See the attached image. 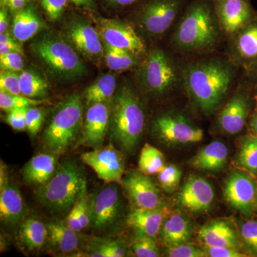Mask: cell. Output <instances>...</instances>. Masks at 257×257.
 I'll list each match as a JSON object with an SVG mask.
<instances>
[{
  "mask_svg": "<svg viewBox=\"0 0 257 257\" xmlns=\"http://www.w3.org/2000/svg\"><path fill=\"white\" fill-rule=\"evenodd\" d=\"M23 55L13 52L0 56V66L2 70L11 71V72H21L24 68Z\"/></svg>",
  "mask_w": 257,
  "mask_h": 257,
  "instance_id": "b9f144b4",
  "label": "cell"
},
{
  "mask_svg": "<svg viewBox=\"0 0 257 257\" xmlns=\"http://www.w3.org/2000/svg\"><path fill=\"white\" fill-rule=\"evenodd\" d=\"M80 96H69L57 108L42 137L44 148L60 155L72 146L82 124Z\"/></svg>",
  "mask_w": 257,
  "mask_h": 257,
  "instance_id": "5b68a950",
  "label": "cell"
},
{
  "mask_svg": "<svg viewBox=\"0 0 257 257\" xmlns=\"http://www.w3.org/2000/svg\"><path fill=\"white\" fill-rule=\"evenodd\" d=\"M15 41L8 32L0 34V42H10Z\"/></svg>",
  "mask_w": 257,
  "mask_h": 257,
  "instance_id": "9f6ffc18",
  "label": "cell"
},
{
  "mask_svg": "<svg viewBox=\"0 0 257 257\" xmlns=\"http://www.w3.org/2000/svg\"><path fill=\"white\" fill-rule=\"evenodd\" d=\"M256 104H257V94H256ZM256 110H257V109H256Z\"/></svg>",
  "mask_w": 257,
  "mask_h": 257,
  "instance_id": "91938a15",
  "label": "cell"
},
{
  "mask_svg": "<svg viewBox=\"0 0 257 257\" xmlns=\"http://www.w3.org/2000/svg\"><path fill=\"white\" fill-rule=\"evenodd\" d=\"M20 74L11 71L2 70L0 73V92L13 95H22Z\"/></svg>",
  "mask_w": 257,
  "mask_h": 257,
  "instance_id": "f35d334b",
  "label": "cell"
},
{
  "mask_svg": "<svg viewBox=\"0 0 257 257\" xmlns=\"http://www.w3.org/2000/svg\"><path fill=\"white\" fill-rule=\"evenodd\" d=\"M22 94L28 97L43 98L47 94L48 84L41 76L34 71H25L20 76Z\"/></svg>",
  "mask_w": 257,
  "mask_h": 257,
  "instance_id": "836d02e7",
  "label": "cell"
},
{
  "mask_svg": "<svg viewBox=\"0 0 257 257\" xmlns=\"http://www.w3.org/2000/svg\"><path fill=\"white\" fill-rule=\"evenodd\" d=\"M45 119V111L42 108L32 106L26 112L27 130L32 136H35L41 130Z\"/></svg>",
  "mask_w": 257,
  "mask_h": 257,
  "instance_id": "ab89813d",
  "label": "cell"
},
{
  "mask_svg": "<svg viewBox=\"0 0 257 257\" xmlns=\"http://www.w3.org/2000/svg\"><path fill=\"white\" fill-rule=\"evenodd\" d=\"M18 52L23 55V47L18 42H0V56Z\"/></svg>",
  "mask_w": 257,
  "mask_h": 257,
  "instance_id": "c3c4849f",
  "label": "cell"
},
{
  "mask_svg": "<svg viewBox=\"0 0 257 257\" xmlns=\"http://www.w3.org/2000/svg\"><path fill=\"white\" fill-rule=\"evenodd\" d=\"M68 37L75 48L88 58H98L104 52L99 32L86 22H74L68 29Z\"/></svg>",
  "mask_w": 257,
  "mask_h": 257,
  "instance_id": "d6986e66",
  "label": "cell"
},
{
  "mask_svg": "<svg viewBox=\"0 0 257 257\" xmlns=\"http://www.w3.org/2000/svg\"><path fill=\"white\" fill-rule=\"evenodd\" d=\"M26 213V207L20 189L14 184H8L0 189V218L5 224L15 226Z\"/></svg>",
  "mask_w": 257,
  "mask_h": 257,
  "instance_id": "7402d4cb",
  "label": "cell"
},
{
  "mask_svg": "<svg viewBox=\"0 0 257 257\" xmlns=\"http://www.w3.org/2000/svg\"><path fill=\"white\" fill-rule=\"evenodd\" d=\"M219 31L211 5L197 0L189 7L174 37L176 46L185 51L202 50L217 41Z\"/></svg>",
  "mask_w": 257,
  "mask_h": 257,
  "instance_id": "277c9868",
  "label": "cell"
},
{
  "mask_svg": "<svg viewBox=\"0 0 257 257\" xmlns=\"http://www.w3.org/2000/svg\"><path fill=\"white\" fill-rule=\"evenodd\" d=\"M255 208L257 209V192H256V201H255Z\"/></svg>",
  "mask_w": 257,
  "mask_h": 257,
  "instance_id": "680465c9",
  "label": "cell"
},
{
  "mask_svg": "<svg viewBox=\"0 0 257 257\" xmlns=\"http://www.w3.org/2000/svg\"><path fill=\"white\" fill-rule=\"evenodd\" d=\"M116 183L101 189L91 202V226L101 230L114 224L119 216L120 196Z\"/></svg>",
  "mask_w": 257,
  "mask_h": 257,
  "instance_id": "5bb4252c",
  "label": "cell"
},
{
  "mask_svg": "<svg viewBox=\"0 0 257 257\" xmlns=\"http://www.w3.org/2000/svg\"><path fill=\"white\" fill-rule=\"evenodd\" d=\"M157 175L162 188L167 192H172L178 187L182 177V171L177 166L165 165Z\"/></svg>",
  "mask_w": 257,
  "mask_h": 257,
  "instance_id": "74e56055",
  "label": "cell"
},
{
  "mask_svg": "<svg viewBox=\"0 0 257 257\" xmlns=\"http://www.w3.org/2000/svg\"><path fill=\"white\" fill-rule=\"evenodd\" d=\"M45 101V99H33L24 95H13L0 92V108L7 112L16 109L38 106Z\"/></svg>",
  "mask_w": 257,
  "mask_h": 257,
  "instance_id": "d590c367",
  "label": "cell"
},
{
  "mask_svg": "<svg viewBox=\"0 0 257 257\" xmlns=\"http://www.w3.org/2000/svg\"><path fill=\"white\" fill-rule=\"evenodd\" d=\"M126 255V249L116 242H108L101 245L95 252L89 256L92 257H122Z\"/></svg>",
  "mask_w": 257,
  "mask_h": 257,
  "instance_id": "f6af8a7d",
  "label": "cell"
},
{
  "mask_svg": "<svg viewBox=\"0 0 257 257\" xmlns=\"http://www.w3.org/2000/svg\"><path fill=\"white\" fill-rule=\"evenodd\" d=\"M214 191L206 179L193 177L184 184L179 196L181 205L191 212L200 213L210 208Z\"/></svg>",
  "mask_w": 257,
  "mask_h": 257,
  "instance_id": "e0dca14e",
  "label": "cell"
},
{
  "mask_svg": "<svg viewBox=\"0 0 257 257\" xmlns=\"http://www.w3.org/2000/svg\"><path fill=\"white\" fill-rule=\"evenodd\" d=\"M241 234L245 242L257 252V221H248L243 223Z\"/></svg>",
  "mask_w": 257,
  "mask_h": 257,
  "instance_id": "bcb514c9",
  "label": "cell"
},
{
  "mask_svg": "<svg viewBox=\"0 0 257 257\" xmlns=\"http://www.w3.org/2000/svg\"><path fill=\"white\" fill-rule=\"evenodd\" d=\"M116 82L114 76L106 74L99 77L89 86L84 92V99L88 105L96 103L109 102L114 96Z\"/></svg>",
  "mask_w": 257,
  "mask_h": 257,
  "instance_id": "4dcf8cb0",
  "label": "cell"
},
{
  "mask_svg": "<svg viewBox=\"0 0 257 257\" xmlns=\"http://www.w3.org/2000/svg\"><path fill=\"white\" fill-rule=\"evenodd\" d=\"M249 109L248 96L243 92L236 93L219 114V126L225 133L229 135L240 133L246 123Z\"/></svg>",
  "mask_w": 257,
  "mask_h": 257,
  "instance_id": "ffe728a7",
  "label": "cell"
},
{
  "mask_svg": "<svg viewBox=\"0 0 257 257\" xmlns=\"http://www.w3.org/2000/svg\"><path fill=\"white\" fill-rule=\"evenodd\" d=\"M215 12L221 28L226 33L241 30L253 19L248 0H215Z\"/></svg>",
  "mask_w": 257,
  "mask_h": 257,
  "instance_id": "2e32d148",
  "label": "cell"
},
{
  "mask_svg": "<svg viewBox=\"0 0 257 257\" xmlns=\"http://www.w3.org/2000/svg\"><path fill=\"white\" fill-rule=\"evenodd\" d=\"M139 0H107L109 5L116 8H122V7L128 6L135 4Z\"/></svg>",
  "mask_w": 257,
  "mask_h": 257,
  "instance_id": "f5cc1de1",
  "label": "cell"
},
{
  "mask_svg": "<svg viewBox=\"0 0 257 257\" xmlns=\"http://www.w3.org/2000/svg\"><path fill=\"white\" fill-rule=\"evenodd\" d=\"M87 181L75 162L65 161L58 165L52 178L37 190V198L47 210L64 214L72 209Z\"/></svg>",
  "mask_w": 257,
  "mask_h": 257,
  "instance_id": "3957f363",
  "label": "cell"
},
{
  "mask_svg": "<svg viewBox=\"0 0 257 257\" xmlns=\"http://www.w3.org/2000/svg\"><path fill=\"white\" fill-rule=\"evenodd\" d=\"M155 128L162 140L169 144L196 143L202 141L204 132L180 115L165 114L155 121Z\"/></svg>",
  "mask_w": 257,
  "mask_h": 257,
  "instance_id": "4fadbf2b",
  "label": "cell"
},
{
  "mask_svg": "<svg viewBox=\"0 0 257 257\" xmlns=\"http://www.w3.org/2000/svg\"><path fill=\"white\" fill-rule=\"evenodd\" d=\"M9 172H8V167L3 161L0 164V189L5 187L9 182Z\"/></svg>",
  "mask_w": 257,
  "mask_h": 257,
  "instance_id": "816d5d0a",
  "label": "cell"
},
{
  "mask_svg": "<svg viewBox=\"0 0 257 257\" xmlns=\"http://www.w3.org/2000/svg\"><path fill=\"white\" fill-rule=\"evenodd\" d=\"M99 35L104 42L111 46L123 49L135 56L145 53L146 47L135 29L125 22L114 19L97 18Z\"/></svg>",
  "mask_w": 257,
  "mask_h": 257,
  "instance_id": "9c48e42d",
  "label": "cell"
},
{
  "mask_svg": "<svg viewBox=\"0 0 257 257\" xmlns=\"http://www.w3.org/2000/svg\"><path fill=\"white\" fill-rule=\"evenodd\" d=\"M250 175L247 172L231 174L224 189L225 197L231 207L246 216L252 214L257 192L256 182Z\"/></svg>",
  "mask_w": 257,
  "mask_h": 257,
  "instance_id": "7c38bea8",
  "label": "cell"
},
{
  "mask_svg": "<svg viewBox=\"0 0 257 257\" xmlns=\"http://www.w3.org/2000/svg\"><path fill=\"white\" fill-rule=\"evenodd\" d=\"M109 102L91 104L86 113L82 128L81 144L94 149L102 146L104 138L109 128L110 106Z\"/></svg>",
  "mask_w": 257,
  "mask_h": 257,
  "instance_id": "9a60e30c",
  "label": "cell"
},
{
  "mask_svg": "<svg viewBox=\"0 0 257 257\" xmlns=\"http://www.w3.org/2000/svg\"><path fill=\"white\" fill-rule=\"evenodd\" d=\"M81 160L106 184L121 185L125 170L124 157L111 144L82 154Z\"/></svg>",
  "mask_w": 257,
  "mask_h": 257,
  "instance_id": "ba28073f",
  "label": "cell"
},
{
  "mask_svg": "<svg viewBox=\"0 0 257 257\" xmlns=\"http://www.w3.org/2000/svg\"><path fill=\"white\" fill-rule=\"evenodd\" d=\"M48 236L47 225L32 217L23 221L18 234L19 241L22 246L30 251L41 249L48 239Z\"/></svg>",
  "mask_w": 257,
  "mask_h": 257,
  "instance_id": "4316f807",
  "label": "cell"
},
{
  "mask_svg": "<svg viewBox=\"0 0 257 257\" xmlns=\"http://www.w3.org/2000/svg\"><path fill=\"white\" fill-rule=\"evenodd\" d=\"M141 70L144 84L149 91L155 94L162 95L170 92L177 84L175 65L163 51L152 50Z\"/></svg>",
  "mask_w": 257,
  "mask_h": 257,
  "instance_id": "52a82bcc",
  "label": "cell"
},
{
  "mask_svg": "<svg viewBox=\"0 0 257 257\" xmlns=\"http://www.w3.org/2000/svg\"><path fill=\"white\" fill-rule=\"evenodd\" d=\"M121 185L135 209H155L164 206L160 189L148 175L140 171L128 173L123 177Z\"/></svg>",
  "mask_w": 257,
  "mask_h": 257,
  "instance_id": "30bf717a",
  "label": "cell"
},
{
  "mask_svg": "<svg viewBox=\"0 0 257 257\" xmlns=\"http://www.w3.org/2000/svg\"><path fill=\"white\" fill-rule=\"evenodd\" d=\"M250 77L253 79L254 82L257 84V60L253 63L249 64V69H248Z\"/></svg>",
  "mask_w": 257,
  "mask_h": 257,
  "instance_id": "db71d44e",
  "label": "cell"
},
{
  "mask_svg": "<svg viewBox=\"0 0 257 257\" xmlns=\"http://www.w3.org/2000/svg\"><path fill=\"white\" fill-rule=\"evenodd\" d=\"M232 78L231 67L215 60L192 64L184 73V83L189 94L207 114L215 110L224 99Z\"/></svg>",
  "mask_w": 257,
  "mask_h": 257,
  "instance_id": "6da1fadb",
  "label": "cell"
},
{
  "mask_svg": "<svg viewBox=\"0 0 257 257\" xmlns=\"http://www.w3.org/2000/svg\"><path fill=\"white\" fill-rule=\"evenodd\" d=\"M104 46L106 66L111 70H126L136 65L137 56L131 52L111 46L106 42Z\"/></svg>",
  "mask_w": 257,
  "mask_h": 257,
  "instance_id": "e575fe53",
  "label": "cell"
},
{
  "mask_svg": "<svg viewBox=\"0 0 257 257\" xmlns=\"http://www.w3.org/2000/svg\"><path fill=\"white\" fill-rule=\"evenodd\" d=\"M49 231L48 239L51 245L61 252H73L79 247L78 231L69 227L67 224L51 222L47 224Z\"/></svg>",
  "mask_w": 257,
  "mask_h": 257,
  "instance_id": "83f0119b",
  "label": "cell"
},
{
  "mask_svg": "<svg viewBox=\"0 0 257 257\" xmlns=\"http://www.w3.org/2000/svg\"><path fill=\"white\" fill-rule=\"evenodd\" d=\"M81 7H87V8H92L93 7V0H80Z\"/></svg>",
  "mask_w": 257,
  "mask_h": 257,
  "instance_id": "6f0895ef",
  "label": "cell"
},
{
  "mask_svg": "<svg viewBox=\"0 0 257 257\" xmlns=\"http://www.w3.org/2000/svg\"><path fill=\"white\" fill-rule=\"evenodd\" d=\"M43 27L41 18L33 7L28 6L17 12L13 18V35L19 42H26L35 37Z\"/></svg>",
  "mask_w": 257,
  "mask_h": 257,
  "instance_id": "d4e9b609",
  "label": "cell"
},
{
  "mask_svg": "<svg viewBox=\"0 0 257 257\" xmlns=\"http://www.w3.org/2000/svg\"><path fill=\"white\" fill-rule=\"evenodd\" d=\"M145 123V113L138 96L130 88L121 87L111 99V140L123 152L131 153L138 146Z\"/></svg>",
  "mask_w": 257,
  "mask_h": 257,
  "instance_id": "7a4b0ae2",
  "label": "cell"
},
{
  "mask_svg": "<svg viewBox=\"0 0 257 257\" xmlns=\"http://www.w3.org/2000/svg\"><path fill=\"white\" fill-rule=\"evenodd\" d=\"M168 212L164 206L155 209H134L126 218V224L137 236L156 237L167 219Z\"/></svg>",
  "mask_w": 257,
  "mask_h": 257,
  "instance_id": "ac0fdd59",
  "label": "cell"
},
{
  "mask_svg": "<svg viewBox=\"0 0 257 257\" xmlns=\"http://www.w3.org/2000/svg\"><path fill=\"white\" fill-rule=\"evenodd\" d=\"M132 250L138 257H157L160 256V248L155 238L137 236L132 243Z\"/></svg>",
  "mask_w": 257,
  "mask_h": 257,
  "instance_id": "8d00e7d4",
  "label": "cell"
},
{
  "mask_svg": "<svg viewBox=\"0 0 257 257\" xmlns=\"http://www.w3.org/2000/svg\"><path fill=\"white\" fill-rule=\"evenodd\" d=\"M90 203L85 187L67 216L66 222L69 227L79 232L91 224Z\"/></svg>",
  "mask_w": 257,
  "mask_h": 257,
  "instance_id": "f546056e",
  "label": "cell"
},
{
  "mask_svg": "<svg viewBox=\"0 0 257 257\" xmlns=\"http://www.w3.org/2000/svg\"><path fill=\"white\" fill-rule=\"evenodd\" d=\"M58 156L48 152L32 157L22 171L24 182L39 187L47 183L58 167Z\"/></svg>",
  "mask_w": 257,
  "mask_h": 257,
  "instance_id": "44dd1931",
  "label": "cell"
},
{
  "mask_svg": "<svg viewBox=\"0 0 257 257\" xmlns=\"http://www.w3.org/2000/svg\"><path fill=\"white\" fill-rule=\"evenodd\" d=\"M235 47L241 60L250 62V64L257 60L256 18L252 19L241 29L236 39Z\"/></svg>",
  "mask_w": 257,
  "mask_h": 257,
  "instance_id": "f1b7e54d",
  "label": "cell"
},
{
  "mask_svg": "<svg viewBox=\"0 0 257 257\" xmlns=\"http://www.w3.org/2000/svg\"><path fill=\"white\" fill-rule=\"evenodd\" d=\"M228 154L227 147L224 143L213 142L201 149L189 161V165L196 170L214 172L224 167Z\"/></svg>",
  "mask_w": 257,
  "mask_h": 257,
  "instance_id": "cb8c5ba5",
  "label": "cell"
},
{
  "mask_svg": "<svg viewBox=\"0 0 257 257\" xmlns=\"http://www.w3.org/2000/svg\"><path fill=\"white\" fill-rule=\"evenodd\" d=\"M192 224L187 216L173 214L167 218L162 229L161 239L167 248L187 243L191 239Z\"/></svg>",
  "mask_w": 257,
  "mask_h": 257,
  "instance_id": "603a6c76",
  "label": "cell"
},
{
  "mask_svg": "<svg viewBox=\"0 0 257 257\" xmlns=\"http://www.w3.org/2000/svg\"><path fill=\"white\" fill-rule=\"evenodd\" d=\"M138 165L139 170L145 175H156L165 167V156L158 149L146 144L140 154Z\"/></svg>",
  "mask_w": 257,
  "mask_h": 257,
  "instance_id": "d6a6232c",
  "label": "cell"
},
{
  "mask_svg": "<svg viewBox=\"0 0 257 257\" xmlns=\"http://www.w3.org/2000/svg\"><path fill=\"white\" fill-rule=\"evenodd\" d=\"M179 8L180 0H150L140 10V23L148 33L162 35L172 26Z\"/></svg>",
  "mask_w": 257,
  "mask_h": 257,
  "instance_id": "8fae6325",
  "label": "cell"
},
{
  "mask_svg": "<svg viewBox=\"0 0 257 257\" xmlns=\"http://www.w3.org/2000/svg\"><path fill=\"white\" fill-rule=\"evenodd\" d=\"M8 10L6 7L2 6L1 11H0V34L5 33L8 31Z\"/></svg>",
  "mask_w": 257,
  "mask_h": 257,
  "instance_id": "f907efd6",
  "label": "cell"
},
{
  "mask_svg": "<svg viewBox=\"0 0 257 257\" xmlns=\"http://www.w3.org/2000/svg\"><path fill=\"white\" fill-rule=\"evenodd\" d=\"M31 50L60 78L77 79L85 73V67L77 52L60 37L43 35L33 42Z\"/></svg>",
  "mask_w": 257,
  "mask_h": 257,
  "instance_id": "8992f818",
  "label": "cell"
},
{
  "mask_svg": "<svg viewBox=\"0 0 257 257\" xmlns=\"http://www.w3.org/2000/svg\"><path fill=\"white\" fill-rule=\"evenodd\" d=\"M167 256L170 257H204L207 256L204 250L194 245L184 244L169 247L167 249Z\"/></svg>",
  "mask_w": 257,
  "mask_h": 257,
  "instance_id": "60d3db41",
  "label": "cell"
},
{
  "mask_svg": "<svg viewBox=\"0 0 257 257\" xmlns=\"http://www.w3.org/2000/svg\"><path fill=\"white\" fill-rule=\"evenodd\" d=\"M204 250L207 256L211 257H243V253L238 251L236 248L224 246H212L204 244Z\"/></svg>",
  "mask_w": 257,
  "mask_h": 257,
  "instance_id": "7dc6e473",
  "label": "cell"
},
{
  "mask_svg": "<svg viewBox=\"0 0 257 257\" xmlns=\"http://www.w3.org/2000/svg\"><path fill=\"white\" fill-rule=\"evenodd\" d=\"M27 0H1L2 6L8 7L11 11L18 12L23 9Z\"/></svg>",
  "mask_w": 257,
  "mask_h": 257,
  "instance_id": "681fc988",
  "label": "cell"
},
{
  "mask_svg": "<svg viewBox=\"0 0 257 257\" xmlns=\"http://www.w3.org/2000/svg\"><path fill=\"white\" fill-rule=\"evenodd\" d=\"M236 163L253 175H257V135H247L240 140Z\"/></svg>",
  "mask_w": 257,
  "mask_h": 257,
  "instance_id": "1f68e13d",
  "label": "cell"
},
{
  "mask_svg": "<svg viewBox=\"0 0 257 257\" xmlns=\"http://www.w3.org/2000/svg\"><path fill=\"white\" fill-rule=\"evenodd\" d=\"M68 0H40L42 8L52 21H56L62 16Z\"/></svg>",
  "mask_w": 257,
  "mask_h": 257,
  "instance_id": "ee69618b",
  "label": "cell"
},
{
  "mask_svg": "<svg viewBox=\"0 0 257 257\" xmlns=\"http://www.w3.org/2000/svg\"><path fill=\"white\" fill-rule=\"evenodd\" d=\"M250 126H251L253 133L257 135V110L253 113L251 116V120H250Z\"/></svg>",
  "mask_w": 257,
  "mask_h": 257,
  "instance_id": "11a10c76",
  "label": "cell"
},
{
  "mask_svg": "<svg viewBox=\"0 0 257 257\" xmlns=\"http://www.w3.org/2000/svg\"><path fill=\"white\" fill-rule=\"evenodd\" d=\"M28 109L23 108L8 111L5 119L7 124L17 131L21 132L27 130L26 112Z\"/></svg>",
  "mask_w": 257,
  "mask_h": 257,
  "instance_id": "7bdbcfd3",
  "label": "cell"
},
{
  "mask_svg": "<svg viewBox=\"0 0 257 257\" xmlns=\"http://www.w3.org/2000/svg\"><path fill=\"white\" fill-rule=\"evenodd\" d=\"M199 239L204 244L212 246L236 248L237 239L235 231L224 221H216L205 225L199 230Z\"/></svg>",
  "mask_w": 257,
  "mask_h": 257,
  "instance_id": "484cf974",
  "label": "cell"
}]
</instances>
